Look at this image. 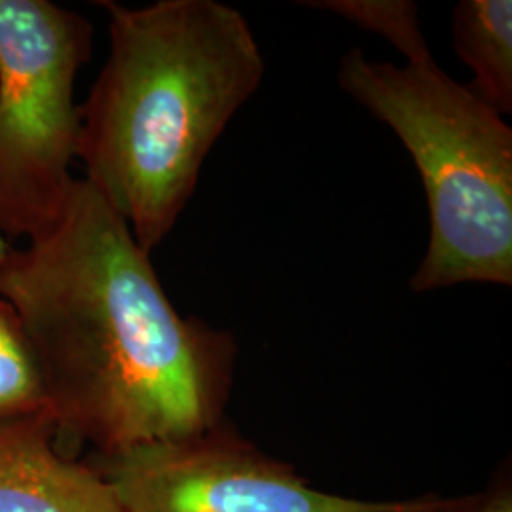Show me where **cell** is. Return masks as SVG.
I'll use <instances>...</instances> for the list:
<instances>
[{
  "mask_svg": "<svg viewBox=\"0 0 512 512\" xmlns=\"http://www.w3.org/2000/svg\"><path fill=\"white\" fill-rule=\"evenodd\" d=\"M10 251H12V245H10V243H8L6 239L0 236V264L4 262V258L8 256V253H10Z\"/></svg>",
  "mask_w": 512,
  "mask_h": 512,
  "instance_id": "cell-11",
  "label": "cell"
},
{
  "mask_svg": "<svg viewBox=\"0 0 512 512\" xmlns=\"http://www.w3.org/2000/svg\"><path fill=\"white\" fill-rule=\"evenodd\" d=\"M338 84L395 131L420 171L429 245L410 287L512 285V129L435 61L403 67L355 48Z\"/></svg>",
  "mask_w": 512,
  "mask_h": 512,
  "instance_id": "cell-3",
  "label": "cell"
},
{
  "mask_svg": "<svg viewBox=\"0 0 512 512\" xmlns=\"http://www.w3.org/2000/svg\"><path fill=\"white\" fill-rule=\"evenodd\" d=\"M404 512H512L511 461L501 463L484 488L463 495L425 494L412 497Z\"/></svg>",
  "mask_w": 512,
  "mask_h": 512,
  "instance_id": "cell-10",
  "label": "cell"
},
{
  "mask_svg": "<svg viewBox=\"0 0 512 512\" xmlns=\"http://www.w3.org/2000/svg\"><path fill=\"white\" fill-rule=\"evenodd\" d=\"M93 27L50 0H0V236L38 238L59 219L78 158L74 84Z\"/></svg>",
  "mask_w": 512,
  "mask_h": 512,
  "instance_id": "cell-4",
  "label": "cell"
},
{
  "mask_svg": "<svg viewBox=\"0 0 512 512\" xmlns=\"http://www.w3.org/2000/svg\"><path fill=\"white\" fill-rule=\"evenodd\" d=\"M54 437L50 414L0 423V512H124L105 476Z\"/></svg>",
  "mask_w": 512,
  "mask_h": 512,
  "instance_id": "cell-6",
  "label": "cell"
},
{
  "mask_svg": "<svg viewBox=\"0 0 512 512\" xmlns=\"http://www.w3.org/2000/svg\"><path fill=\"white\" fill-rule=\"evenodd\" d=\"M0 296L37 351L59 454L110 456L226 418L234 334L179 313L150 253L84 179L48 232L4 258Z\"/></svg>",
  "mask_w": 512,
  "mask_h": 512,
  "instance_id": "cell-1",
  "label": "cell"
},
{
  "mask_svg": "<svg viewBox=\"0 0 512 512\" xmlns=\"http://www.w3.org/2000/svg\"><path fill=\"white\" fill-rule=\"evenodd\" d=\"M321 10L334 12L340 18L385 38L404 55L406 63L421 65L435 61L421 33L420 10L408 0H323L306 2Z\"/></svg>",
  "mask_w": 512,
  "mask_h": 512,
  "instance_id": "cell-9",
  "label": "cell"
},
{
  "mask_svg": "<svg viewBox=\"0 0 512 512\" xmlns=\"http://www.w3.org/2000/svg\"><path fill=\"white\" fill-rule=\"evenodd\" d=\"M124 512H404L410 499H361L311 486L230 421L184 439L88 459Z\"/></svg>",
  "mask_w": 512,
  "mask_h": 512,
  "instance_id": "cell-5",
  "label": "cell"
},
{
  "mask_svg": "<svg viewBox=\"0 0 512 512\" xmlns=\"http://www.w3.org/2000/svg\"><path fill=\"white\" fill-rule=\"evenodd\" d=\"M38 414H50L44 372L18 311L0 296V423Z\"/></svg>",
  "mask_w": 512,
  "mask_h": 512,
  "instance_id": "cell-8",
  "label": "cell"
},
{
  "mask_svg": "<svg viewBox=\"0 0 512 512\" xmlns=\"http://www.w3.org/2000/svg\"><path fill=\"white\" fill-rule=\"evenodd\" d=\"M452 38L473 73L469 88L503 118L511 114V0H461L452 16Z\"/></svg>",
  "mask_w": 512,
  "mask_h": 512,
  "instance_id": "cell-7",
  "label": "cell"
},
{
  "mask_svg": "<svg viewBox=\"0 0 512 512\" xmlns=\"http://www.w3.org/2000/svg\"><path fill=\"white\" fill-rule=\"evenodd\" d=\"M99 6L110 50L80 105L82 179L152 253L222 131L260 88L264 57L247 19L217 0Z\"/></svg>",
  "mask_w": 512,
  "mask_h": 512,
  "instance_id": "cell-2",
  "label": "cell"
}]
</instances>
